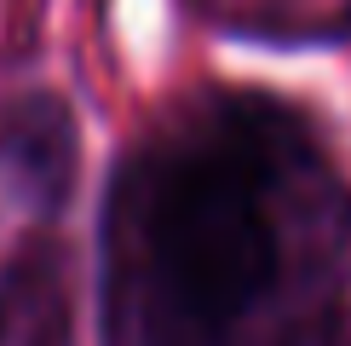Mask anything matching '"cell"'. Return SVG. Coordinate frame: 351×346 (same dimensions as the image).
Instances as JSON below:
<instances>
[{
  "label": "cell",
  "instance_id": "cell-1",
  "mask_svg": "<svg viewBox=\"0 0 351 346\" xmlns=\"http://www.w3.org/2000/svg\"><path fill=\"white\" fill-rule=\"evenodd\" d=\"M150 249L173 300L202 323L254 312L276 283V231L254 179L230 162H190L167 179Z\"/></svg>",
  "mask_w": 351,
  "mask_h": 346
}]
</instances>
